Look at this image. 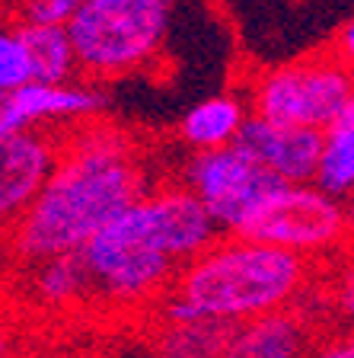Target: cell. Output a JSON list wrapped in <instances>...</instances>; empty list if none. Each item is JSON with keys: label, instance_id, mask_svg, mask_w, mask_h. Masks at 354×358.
Here are the masks:
<instances>
[{"label": "cell", "instance_id": "obj_1", "mask_svg": "<svg viewBox=\"0 0 354 358\" xmlns=\"http://www.w3.org/2000/svg\"><path fill=\"white\" fill-rule=\"evenodd\" d=\"M147 195L144 166L115 131H89L58 148L52 176L13 224L10 246L22 262L80 253L89 240Z\"/></svg>", "mask_w": 354, "mask_h": 358}, {"label": "cell", "instance_id": "obj_2", "mask_svg": "<svg viewBox=\"0 0 354 358\" xmlns=\"http://www.w3.org/2000/svg\"><path fill=\"white\" fill-rule=\"evenodd\" d=\"M310 282L307 259L230 237L207 246L179 268L172 294L192 304L205 320L246 323L274 310H288Z\"/></svg>", "mask_w": 354, "mask_h": 358}, {"label": "cell", "instance_id": "obj_3", "mask_svg": "<svg viewBox=\"0 0 354 358\" xmlns=\"http://www.w3.org/2000/svg\"><path fill=\"white\" fill-rule=\"evenodd\" d=\"M172 7L166 0H77L64 32L77 71L93 80L131 74L163 52Z\"/></svg>", "mask_w": 354, "mask_h": 358}, {"label": "cell", "instance_id": "obj_4", "mask_svg": "<svg viewBox=\"0 0 354 358\" xmlns=\"http://www.w3.org/2000/svg\"><path fill=\"white\" fill-rule=\"evenodd\" d=\"M354 106L351 64L325 48L300 61L265 71L252 90L256 119L278 128L325 131L345 109Z\"/></svg>", "mask_w": 354, "mask_h": 358}, {"label": "cell", "instance_id": "obj_5", "mask_svg": "<svg viewBox=\"0 0 354 358\" xmlns=\"http://www.w3.org/2000/svg\"><path fill=\"white\" fill-rule=\"evenodd\" d=\"M348 231H351V215L345 201L323 195L313 182L300 186L284 182L268 199H262V205L246 217L236 237L258 246L288 250L307 259L313 253L339 246Z\"/></svg>", "mask_w": 354, "mask_h": 358}, {"label": "cell", "instance_id": "obj_6", "mask_svg": "<svg viewBox=\"0 0 354 358\" xmlns=\"http://www.w3.org/2000/svg\"><path fill=\"white\" fill-rule=\"evenodd\" d=\"M182 186L205 205L217 234L236 237V231L262 205V199H268L284 182L268 170L256 166L249 157H243L230 144V148L195 154L185 166Z\"/></svg>", "mask_w": 354, "mask_h": 358}, {"label": "cell", "instance_id": "obj_7", "mask_svg": "<svg viewBox=\"0 0 354 358\" xmlns=\"http://www.w3.org/2000/svg\"><path fill=\"white\" fill-rule=\"evenodd\" d=\"M83 268L89 275L93 291H103L109 298L138 301L150 298L166 285L176 282L179 266L150 250L138 234L118 215L112 224H105L96 237L80 250Z\"/></svg>", "mask_w": 354, "mask_h": 358}, {"label": "cell", "instance_id": "obj_8", "mask_svg": "<svg viewBox=\"0 0 354 358\" xmlns=\"http://www.w3.org/2000/svg\"><path fill=\"white\" fill-rule=\"evenodd\" d=\"M121 217L150 250L176 262L179 268L221 240L205 205L185 186H163L156 192H147Z\"/></svg>", "mask_w": 354, "mask_h": 358}, {"label": "cell", "instance_id": "obj_9", "mask_svg": "<svg viewBox=\"0 0 354 358\" xmlns=\"http://www.w3.org/2000/svg\"><path fill=\"white\" fill-rule=\"evenodd\" d=\"M233 148L243 157H249L256 166L278 176L281 182L300 186V182H313L319 150H323V131L278 128L256 115H246L239 134L233 138Z\"/></svg>", "mask_w": 354, "mask_h": 358}, {"label": "cell", "instance_id": "obj_10", "mask_svg": "<svg viewBox=\"0 0 354 358\" xmlns=\"http://www.w3.org/2000/svg\"><path fill=\"white\" fill-rule=\"evenodd\" d=\"M58 148L42 131H16L0 138V227L16 224L52 176Z\"/></svg>", "mask_w": 354, "mask_h": 358}, {"label": "cell", "instance_id": "obj_11", "mask_svg": "<svg viewBox=\"0 0 354 358\" xmlns=\"http://www.w3.org/2000/svg\"><path fill=\"white\" fill-rule=\"evenodd\" d=\"M103 106H105V96L93 87H80V83H58V87L26 83L22 90L7 96L3 119H0V138L16 131H36V125H42L45 119L93 115Z\"/></svg>", "mask_w": 354, "mask_h": 358}, {"label": "cell", "instance_id": "obj_12", "mask_svg": "<svg viewBox=\"0 0 354 358\" xmlns=\"http://www.w3.org/2000/svg\"><path fill=\"white\" fill-rule=\"evenodd\" d=\"M310 323L297 310H274L256 320L236 323L223 358H307Z\"/></svg>", "mask_w": 354, "mask_h": 358}, {"label": "cell", "instance_id": "obj_13", "mask_svg": "<svg viewBox=\"0 0 354 358\" xmlns=\"http://www.w3.org/2000/svg\"><path fill=\"white\" fill-rule=\"evenodd\" d=\"M246 115L249 112H246L243 99L233 96V93H221V96H211L185 112V119L179 122V138L189 148H195V154L230 148L239 128H243Z\"/></svg>", "mask_w": 354, "mask_h": 358}, {"label": "cell", "instance_id": "obj_14", "mask_svg": "<svg viewBox=\"0 0 354 358\" xmlns=\"http://www.w3.org/2000/svg\"><path fill=\"white\" fill-rule=\"evenodd\" d=\"M313 186L329 199L345 201L354 186V106L323 131V150L313 173Z\"/></svg>", "mask_w": 354, "mask_h": 358}, {"label": "cell", "instance_id": "obj_15", "mask_svg": "<svg viewBox=\"0 0 354 358\" xmlns=\"http://www.w3.org/2000/svg\"><path fill=\"white\" fill-rule=\"evenodd\" d=\"M16 36L22 42V52L29 61V77L32 83H45V87H58V83H71L77 74L74 48L64 29H48V26H20L16 22Z\"/></svg>", "mask_w": 354, "mask_h": 358}, {"label": "cell", "instance_id": "obj_16", "mask_svg": "<svg viewBox=\"0 0 354 358\" xmlns=\"http://www.w3.org/2000/svg\"><path fill=\"white\" fill-rule=\"evenodd\" d=\"M236 323L195 320L185 327H166L160 339V358H223Z\"/></svg>", "mask_w": 354, "mask_h": 358}, {"label": "cell", "instance_id": "obj_17", "mask_svg": "<svg viewBox=\"0 0 354 358\" xmlns=\"http://www.w3.org/2000/svg\"><path fill=\"white\" fill-rule=\"evenodd\" d=\"M36 285H38V291H42V298L52 301V304H74V301L87 298L89 291H93L80 253L42 262Z\"/></svg>", "mask_w": 354, "mask_h": 358}, {"label": "cell", "instance_id": "obj_18", "mask_svg": "<svg viewBox=\"0 0 354 358\" xmlns=\"http://www.w3.org/2000/svg\"><path fill=\"white\" fill-rule=\"evenodd\" d=\"M26 83H32V77L16 26H0V96H10Z\"/></svg>", "mask_w": 354, "mask_h": 358}, {"label": "cell", "instance_id": "obj_19", "mask_svg": "<svg viewBox=\"0 0 354 358\" xmlns=\"http://www.w3.org/2000/svg\"><path fill=\"white\" fill-rule=\"evenodd\" d=\"M77 0H32L13 10V20L20 26H48V29H64L67 20L74 16Z\"/></svg>", "mask_w": 354, "mask_h": 358}, {"label": "cell", "instance_id": "obj_20", "mask_svg": "<svg viewBox=\"0 0 354 358\" xmlns=\"http://www.w3.org/2000/svg\"><path fill=\"white\" fill-rule=\"evenodd\" d=\"M310 358H354V345L351 336H329L325 343L313 345Z\"/></svg>", "mask_w": 354, "mask_h": 358}, {"label": "cell", "instance_id": "obj_21", "mask_svg": "<svg viewBox=\"0 0 354 358\" xmlns=\"http://www.w3.org/2000/svg\"><path fill=\"white\" fill-rule=\"evenodd\" d=\"M0 358H10V339L3 333V327H0Z\"/></svg>", "mask_w": 354, "mask_h": 358}, {"label": "cell", "instance_id": "obj_22", "mask_svg": "<svg viewBox=\"0 0 354 358\" xmlns=\"http://www.w3.org/2000/svg\"><path fill=\"white\" fill-rule=\"evenodd\" d=\"M3 106H7V96H0V119H3Z\"/></svg>", "mask_w": 354, "mask_h": 358}]
</instances>
